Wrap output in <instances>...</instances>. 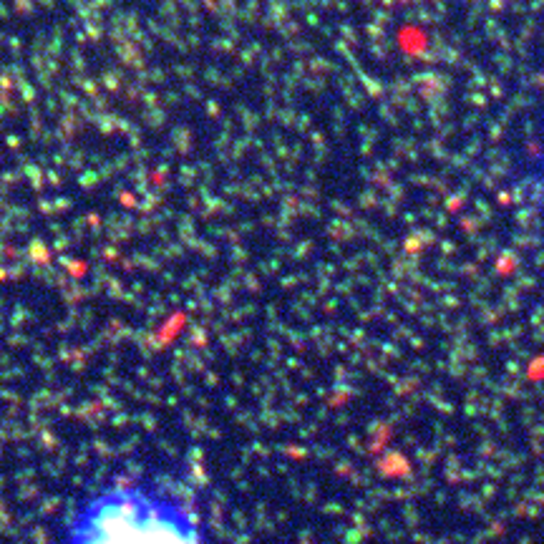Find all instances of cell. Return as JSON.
<instances>
[{"instance_id":"6da1fadb","label":"cell","mask_w":544,"mask_h":544,"mask_svg":"<svg viewBox=\"0 0 544 544\" xmlns=\"http://www.w3.org/2000/svg\"><path fill=\"white\" fill-rule=\"evenodd\" d=\"M61 544H210L197 504L169 484L119 477L68 514Z\"/></svg>"}]
</instances>
